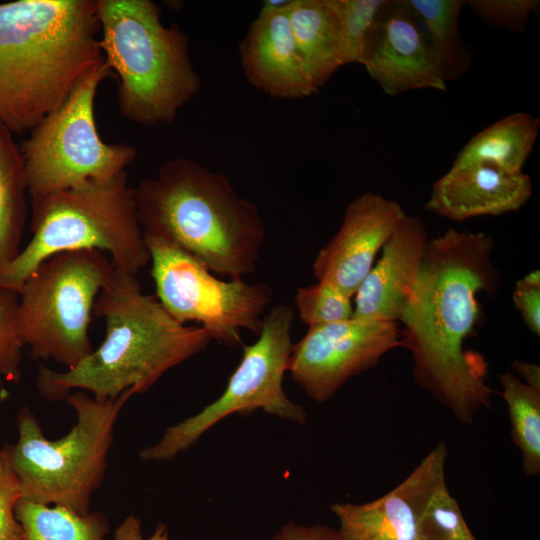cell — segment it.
<instances>
[{"label":"cell","mask_w":540,"mask_h":540,"mask_svg":"<svg viewBox=\"0 0 540 540\" xmlns=\"http://www.w3.org/2000/svg\"><path fill=\"white\" fill-rule=\"evenodd\" d=\"M98 0L0 3V123L30 132L104 63Z\"/></svg>","instance_id":"cell-2"},{"label":"cell","mask_w":540,"mask_h":540,"mask_svg":"<svg viewBox=\"0 0 540 540\" xmlns=\"http://www.w3.org/2000/svg\"><path fill=\"white\" fill-rule=\"evenodd\" d=\"M132 389L113 399L98 400L82 390L65 399L76 423L57 440H49L33 412L23 407L17 417L18 440L8 444L11 466L22 498L62 505L79 514L90 512L93 493L101 486L118 414Z\"/></svg>","instance_id":"cell-7"},{"label":"cell","mask_w":540,"mask_h":540,"mask_svg":"<svg viewBox=\"0 0 540 540\" xmlns=\"http://www.w3.org/2000/svg\"><path fill=\"white\" fill-rule=\"evenodd\" d=\"M113 540H169V534L166 525L159 523L154 533L145 539L142 534L141 520L132 514L115 529Z\"/></svg>","instance_id":"cell-33"},{"label":"cell","mask_w":540,"mask_h":540,"mask_svg":"<svg viewBox=\"0 0 540 540\" xmlns=\"http://www.w3.org/2000/svg\"><path fill=\"white\" fill-rule=\"evenodd\" d=\"M480 21L498 29L521 32L540 7L538 0L466 1Z\"/></svg>","instance_id":"cell-29"},{"label":"cell","mask_w":540,"mask_h":540,"mask_svg":"<svg viewBox=\"0 0 540 540\" xmlns=\"http://www.w3.org/2000/svg\"><path fill=\"white\" fill-rule=\"evenodd\" d=\"M287 14L299 52L320 89L344 66L335 17L327 0H291Z\"/></svg>","instance_id":"cell-19"},{"label":"cell","mask_w":540,"mask_h":540,"mask_svg":"<svg viewBox=\"0 0 540 540\" xmlns=\"http://www.w3.org/2000/svg\"><path fill=\"white\" fill-rule=\"evenodd\" d=\"M30 230L27 245L0 264V289L18 292L44 260L66 251L100 250L135 275L150 262L127 171L32 198Z\"/></svg>","instance_id":"cell-6"},{"label":"cell","mask_w":540,"mask_h":540,"mask_svg":"<svg viewBox=\"0 0 540 540\" xmlns=\"http://www.w3.org/2000/svg\"><path fill=\"white\" fill-rule=\"evenodd\" d=\"M494 240L448 229L428 241L413 296L398 324L411 352L414 378L463 424L491 407L485 364L464 350L480 318V293H495Z\"/></svg>","instance_id":"cell-1"},{"label":"cell","mask_w":540,"mask_h":540,"mask_svg":"<svg viewBox=\"0 0 540 540\" xmlns=\"http://www.w3.org/2000/svg\"><path fill=\"white\" fill-rule=\"evenodd\" d=\"M502 397L507 404L511 440L522 454L526 477L540 473V390L523 383L513 372L499 375Z\"/></svg>","instance_id":"cell-24"},{"label":"cell","mask_w":540,"mask_h":540,"mask_svg":"<svg viewBox=\"0 0 540 540\" xmlns=\"http://www.w3.org/2000/svg\"><path fill=\"white\" fill-rule=\"evenodd\" d=\"M115 270L104 252L84 249L53 255L29 275L17 293L22 338L33 357L71 369L92 353L94 303Z\"/></svg>","instance_id":"cell-8"},{"label":"cell","mask_w":540,"mask_h":540,"mask_svg":"<svg viewBox=\"0 0 540 540\" xmlns=\"http://www.w3.org/2000/svg\"><path fill=\"white\" fill-rule=\"evenodd\" d=\"M24 342L19 319L18 293L0 289V376L9 382L21 378Z\"/></svg>","instance_id":"cell-28"},{"label":"cell","mask_w":540,"mask_h":540,"mask_svg":"<svg viewBox=\"0 0 540 540\" xmlns=\"http://www.w3.org/2000/svg\"><path fill=\"white\" fill-rule=\"evenodd\" d=\"M93 316L105 337L97 349L66 371L40 365L37 389L50 401L85 390L98 400L126 390H149L167 371L204 351L212 341L200 326L176 321L155 295L142 291L137 275L115 270L96 297Z\"/></svg>","instance_id":"cell-3"},{"label":"cell","mask_w":540,"mask_h":540,"mask_svg":"<svg viewBox=\"0 0 540 540\" xmlns=\"http://www.w3.org/2000/svg\"><path fill=\"white\" fill-rule=\"evenodd\" d=\"M401 346L398 323L350 318L308 327L293 343L287 372L315 402L331 399L352 377Z\"/></svg>","instance_id":"cell-12"},{"label":"cell","mask_w":540,"mask_h":540,"mask_svg":"<svg viewBox=\"0 0 540 540\" xmlns=\"http://www.w3.org/2000/svg\"><path fill=\"white\" fill-rule=\"evenodd\" d=\"M20 498V482L11 466L7 444L0 449V540H25L23 527L15 514Z\"/></svg>","instance_id":"cell-30"},{"label":"cell","mask_w":540,"mask_h":540,"mask_svg":"<svg viewBox=\"0 0 540 540\" xmlns=\"http://www.w3.org/2000/svg\"><path fill=\"white\" fill-rule=\"evenodd\" d=\"M428 241L421 219L406 214L358 287L352 317L398 323L413 296Z\"/></svg>","instance_id":"cell-17"},{"label":"cell","mask_w":540,"mask_h":540,"mask_svg":"<svg viewBox=\"0 0 540 540\" xmlns=\"http://www.w3.org/2000/svg\"><path fill=\"white\" fill-rule=\"evenodd\" d=\"M406 0H387L359 61L390 96L418 89L447 90L426 31Z\"/></svg>","instance_id":"cell-13"},{"label":"cell","mask_w":540,"mask_h":540,"mask_svg":"<svg viewBox=\"0 0 540 540\" xmlns=\"http://www.w3.org/2000/svg\"><path fill=\"white\" fill-rule=\"evenodd\" d=\"M112 75L104 61L19 145L31 199L114 177L135 161V146L106 143L97 129V90Z\"/></svg>","instance_id":"cell-9"},{"label":"cell","mask_w":540,"mask_h":540,"mask_svg":"<svg viewBox=\"0 0 540 540\" xmlns=\"http://www.w3.org/2000/svg\"><path fill=\"white\" fill-rule=\"evenodd\" d=\"M406 214L398 202L380 194L356 197L348 204L336 234L314 259L312 272L317 281L353 297Z\"/></svg>","instance_id":"cell-15"},{"label":"cell","mask_w":540,"mask_h":540,"mask_svg":"<svg viewBox=\"0 0 540 540\" xmlns=\"http://www.w3.org/2000/svg\"><path fill=\"white\" fill-rule=\"evenodd\" d=\"M335 17L343 64L359 63L367 38L387 0H327Z\"/></svg>","instance_id":"cell-25"},{"label":"cell","mask_w":540,"mask_h":540,"mask_svg":"<svg viewBox=\"0 0 540 540\" xmlns=\"http://www.w3.org/2000/svg\"><path fill=\"white\" fill-rule=\"evenodd\" d=\"M271 540H343L338 529L324 525L305 526L293 522L284 525Z\"/></svg>","instance_id":"cell-32"},{"label":"cell","mask_w":540,"mask_h":540,"mask_svg":"<svg viewBox=\"0 0 540 540\" xmlns=\"http://www.w3.org/2000/svg\"><path fill=\"white\" fill-rule=\"evenodd\" d=\"M418 540H476L457 500L448 487L440 489L423 512L417 531Z\"/></svg>","instance_id":"cell-27"},{"label":"cell","mask_w":540,"mask_h":540,"mask_svg":"<svg viewBox=\"0 0 540 540\" xmlns=\"http://www.w3.org/2000/svg\"><path fill=\"white\" fill-rule=\"evenodd\" d=\"M423 27L446 82L464 77L472 67V53L464 42L459 17L463 0H406Z\"/></svg>","instance_id":"cell-22"},{"label":"cell","mask_w":540,"mask_h":540,"mask_svg":"<svg viewBox=\"0 0 540 540\" xmlns=\"http://www.w3.org/2000/svg\"><path fill=\"white\" fill-rule=\"evenodd\" d=\"M155 296L179 323L198 322L211 339L227 346L242 342V330L256 335L273 298L267 283L223 280L174 244L144 234Z\"/></svg>","instance_id":"cell-11"},{"label":"cell","mask_w":540,"mask_h":540,"mask_svg":"<svg viewBox=\"0 0 540 540\" xmlns=\"http://www.w3.org/2000/svg\"><path fill=\"white\" fill-rule=\"evenodd\" d=\"M416 540H418V539H416Z\"/></svg>","instance_id":"cell-35"},{"label":"cell","mask_w":540,"mask_h":540,"mask_svg":"<svg viewBox=\"0 0 540 540\" xmlns=\"http://www.w3.org/2000/svg\"><path fill=\"white\" fill-rule=\"evenodd\" d=\"M513 373L526 385L540 390V367L539 365L523 360H514L511 364Z\"/></svg>","instance_id":"cell-34"},{"label":"cell","mask_w":540,"mask_h":540,"mask_svg":"<svg viewBox=\"0 0 540 540\" xmlns=\"http://www.w3.org/2000/svg\"><path fill=\"white\" fill-rule=\"evenodd\" d=\"M293 320L292 306H274L263 317L258 339L251 345L243 346L241 361L229 377L221 396L197 414L167 427L156 444L140 452V459L169 460L233 414L245 416L263 410L282 420L304 424L307 420L305 409L290 400L282 385L293 346Z\"/></svg>","instance_id":"cell-10"},{"label":"cell","mask_w":540,"mask_h":540,"mask_svg":"<svg viewBox=\"0 0 540 540\" xmlns=\"http://www.w3.org/2000/svg\"><path fill=\"white\" fill-rule=\"evenodd\" d=\"M289 3L277 8L263 2L241 43V64L246 78L260 91L275 98L300 99L319 88L292 34Z\"/></svg>","instance_id":"cell-16"},{"label":"cell","mask_w":540,"mask_h":540,"mask_svg":"<svg viewBox=\"0 0 540 540\" xmlns=\"http://www.w3.org/2000/svg\"><path fill=\"white\" fill-rule=\"evenodd\" d=\"M540 120L527 112L507 115L474 135L454 164L486 163L518 173L535 145Z\"/></svg>","instance_id":"cell-20"},{"label":"cell","mask_w":540,"mask_h":540,"mask_svg":"<svg viewBox=\"0 0 540 540\" xmlns=\"http://www.w3.org/2000/svg\"><path fill=\"white\" fill-rule=\"evenodd\" d=\"M13 135L0 123V264L21 251L27 218L25 166Z\"/></svg>","instance_id":"cell-21"},{"label":"cell","mask_w":540,"mask_h":540,"mask_svg":"<svg viewBox=\"0 0 540 540\" xmlns=\"http://www.w3.org/2000/svg\"><path fill=\"white\" fill-rule=\"evenodd\" d=\"M528 174L513 173L486 163L454 164L433 186L425 208L461 222L478 216H498L520 209L530 199Z\"/></svg>","instance_id":"cell-18"},{"label":"cell","mask_w":540,"mask_h":540,"mask_svg":"<svg viewBox=\"0 0 540 540\" xmlns=\"http://www.w3.org/2000/svg\"><path fill=\"white\" fill-rule=\"evenodd\" d=\"M295 307L308 327L326 325L352 318V297L324 281L301 286L295 295Z\"/></svg>","instance_id":"cell-26"},{"label":"cell","mask_w":540,"mask_h":540,"mask_svg":"<svg viewBox=\"0 0 540 540\" xmlns=\"http://www.w3.org/2000/svg\"><path fill=\"white\" fill-rule=\"evenodd\" d=\"M448 450L439 442L395 488L365 503H334L343 540H416L420 518L432 497L447 486Z\"/></svg>","instance_id":"cell-14"},{"label":"cell","mask_w":540,"mask_h":540,"mask_svg":"<svg viewBox=\"0 0 540 540\" xmlns=\"http://www.w3.org/2000/svg\"><path fill=\"white\" fill-rule=\"evenodd\" d=\"M161 16L150 0H98L100 47L118 79L119 111L146 127L171 123L201 87L188 36Z\"/></svg>","instance_id":"cell-5"},{"label":"cell","mask_w":540,"mask_h":540,"mask_svg":"<svg viewBox=\"0 0 540 540\" xmlns=\"http://www.w3.org/2000/svg\"><path fill=\"white\" fill-rule=\"evenodd\" d=\"M134 190L144 234L174 244L217 275L237 279L256 269L265 223L225 175L177 157Z\"/></svg>","instance_id":"cell-4"},{"label":"cell","mask_w":540,"mask_h":540,"mask_svg":"<svg viewBox=\"0 0 540 540\" xmlns=\"http://www.w3.org/2000/svg\"><path fill=\"white\" fill-rule=\"evenodd\" d=\"M512 298L526 326L540 334V286L528 285L521 280L516 284Z\"/></svg>","instance_id":"cell-31"},{"label":"cell","mask_w":540,"mask_h":540,"mask_svg":"<svg viewBox=\"0 0 540 540\" xmlns=\"http://www.w3.org/2000/svg\"><path fill=\"white\" fill-rule=\"evenodd\" d=\"M15 514L25 540H107L109 522L100 511L79 514L62 505L20 498Z\"/></svg>","instance_id":"cell-23"}]
</instances>
